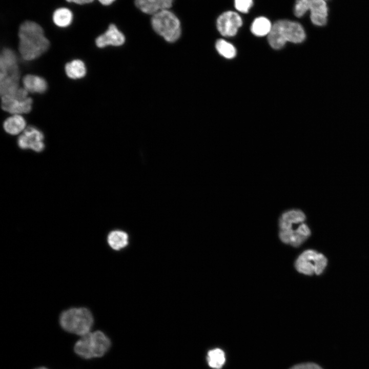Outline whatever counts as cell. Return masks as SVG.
Instances as JSON below:
<instances>
[{
	"label": "cell",
	"instance_id": "cell-1",
	"mask_svg": "<svg viewBox=\"0 0 369 369\" xmlns=\"http://www.w3.org/2000/svg\"><path fill=\"white\" fill-rule=\"evenodd\" d=\"M19 52L23 59H35L49 48L50 43L44 35L42 27L32 21H25L18 30Z\"/></svg>",
	"mask_w": 369,
	"mask_h": 369
},
{
	"label": "cell",
	"instance_id": "cell-2",
	"mask_svg": "<svg viewBox=\"0 0 369 369\" xmlns=\"http://www.w3.org/2000/svg\"><path fill=\"white\" fill-rule=\"evenodd\" d=\"M15 52L9 48H4L0 56L1 96L12 95L19 89L20 71Z\"/></svg>",
	"mask_w": 369,
	"mask_h": 369
},
{
	"label": "cell",
	"instance_id": "cell-3",
	"mask_svg": "<svg viewBox=\"0 0 369 369\" xmlns=\"http://www.w3.org/2000/svg\"><path fill=\"white\" fill-rule=\"evenodd\" d=\"M111 344L109 337L98 330L80 336L75 342L73 350L78 357L90 360L104 356L110 349Z\"/></svg>",
	"mask_w": 369,
	"mask_h": 369
},
{
	"label": "cell",
	"instance_id": "cell-4",
	"mask_svg": "<svg viewBox=\"0 0 369 369\" xmlns=\"http://www.w3.org/2000/svg\"><path fill=\"white\" fill-rule=\"evenodd\" d=\"M305 37L304 30L299 23L287 19L276 21L268 35L270 45L275 49L281 48L287 42L302 43Z\"/></svg>",
	"mask_w": 369,
	"mask_h": 369
},
{
	"label": "cell",
	"instance_id": "cell-5",
	"mask_svg": "<svg viewBox=\"0 0 369 369\" xmlns=\"http://www.w3.org/2000/svg\"><path fill=\"white\" fill-rule=\"evenodd\" d=\"M61 327L66 332L82 336L91 332L94 318L86 308H72L63 312L59 319Z\"/></svg>",
	"mask_w": 369,
	"mask_h": 369
},
{
	"label": "cell",
	"instance_id": "cell-6",
	"mask_svg": "<svg viewBox=\"0 0 369 369\" xmlns=\"http://www.w3.org/2000/svg\"><path fill=\"white\" fill-rule=\"evenodd\" d=\"M151 25L154 30L168 42H174L180 36V20L169 9L160 10L153 15Z\"/></svg>",
	"mask_w": 369,
	"mask_h": 369
},
{
	"label": "cell",
	"instance_id": "cell-7",
	"mask_svg": "<svg viewBox=\"0 0 369 369\" xmlns=\"http://www.w3.org/2000/svg\"><path fill=\"white\" fill-rule=\"evenodd\" d=\"M327 260L322 254L313 250L303 252L295 261V268L299 273L306 275H320L325 269Z\"/></svg>",
	"mask_w": 369,
	"mask_h": 369
},
{
	"label": "cell",
	"instance_id": "cell-8",
	"mask_svg": "<svg viewBox=\"0 0 369 369\" xmlns=\"http://www.w3.org/2000/svg\"><path fill=\"white\" fill-rule=\"evenodd\" d=\"M28 93L25 88H19L12 95L1 96L2 109L13 115L30 112L32 109L33 100L28 96Z\"/></svg>",
	"mask_w": 369,
	"mask_h": 369
},
{
	"label": "cell",
	"instance_id": "cell-9",
	"mask_svg": "<svg viewBox=\"0 0 369 369\" xmlns=\"http://www.w3.org/2000/svg\"><path fill=\"white\" fill-rule=\"evenodd\" d=\"M43 133L33 126L27 127L17 139L18 147L23 150L30 149L40 152L45 149Z\"/></svg>",
	"mask_w": 369,
	"mask_h": 369
},
{
	"label": "cell",
	"instance_id": "cell-10",
	"mask_svg": "<svg viewBox=\"0 0 369 369\" xmlns=\"http://www.w3.org/2000/svg\"><path fill=\"white\" fill-rule=\"evenodd\" d=\"M242 24V20L240 15L232 11L222 13L218 17L216 24L218 31L224 36H234Z\"/></svg>",
	"mask_w": 369,
	"mask_h": 369
},
{
	"label": "cell",
	"instance_id": "cell-11",
	"mask_svg": "<svg viewBox=\"0 0 369 369\" xmlns=\"http://www.w3.org/2000/svg\"><path fill=\"white\" fill-rule=\"evenodd\" d=\"M311 14L322 15L327 16L328 8L323 0H296L294 8V13L298 17H302L308 10Z\"/></svg>",
	"mask_w": 369,
	"mask_h": 369
},
{
	"label": "cell",
	"instance_id": "cell-12",
	"mask_svg": "<svg viewBox=\"0 0 369 369\" xmlns=\"http://www.w3.org/2000/svg\"><path fill=\"white\" fill-rule=\"evenodd\" d=\"M125 37L114 24H110L104 33L95 39L96 46L104 48L108 46H119L124 44Z\"/></svg>",
	"mask_w": 369,
	"mask_h": 369
},
{
	"label": "cell",
	"instance_id": "cell-13",
	"mask_svg": "<svg viewBox=\"0 0 369 369\" xmlns=\"http://www.w3.org/2000/svg\"><path fill=\"white\" fill-rule=\"evenodd\" d=\"M306 219L305 214L299 209H292L283 213L279 219L280 230L293 228V224L301 223Z\"/></svg>",
	"mask_w": 369,
	"mask_h": 369
},
{
	"label": "cell",
	"instance_id": "cell-14",
	"mask_svg": "<svg viewBox=\"0 0 369 369\" xmlns=\"http://www.w3.org/2000/svg\"><path fill=\"white\" fill-rule=\"evenodd\" d=\"M23 84L24 88L32 93H44L48 88L47 81L44 78L32 74L25 75L23 78Z\"/></svg>",
	"mask_w": 369,
	"mask_h": 369
},
{
	"label": "cell",
	"instance_id": "cell-15",
	"mask_svg": "<svg viewBox=\"0 0 369 369\" xmlns=\"http://www.w3.org/2000/svg\"><path fill=\"white\" fill-rule=\"evenodd\" d=\"M26 122L20 115L14 114L7 118L3 124L5 131L8 134L15 135L23 132L26 128Z\"/></svg>",
	"mask_w": 369,
	"mask_h": 369
},
{
	"label": "cell",
	"instance_id": "cell-16",
	"mask_svg": "<svg viewBox=\"0 0 369 369\" xmlns=\"http://www.w3.org/2000/svg\"><path fill=\"white\" fill-rule=\"evenodd\" d=\"M107 242L113 250L119 251L128 245L129 236L127 233L123 231L113 230L108 234Z\"/></svg>",
	"mask_w": 369,
	"mask_h": 369
},
{
	"label": "cell",
	"instance_id": "cell-17",
	"mask_svg": "<svg viewBox=\"0 0 369 369\" xmlns=\"http://www.w3.org/2000/svg\"><path fill=\"white\" fill-rule=\"evenodd\" d=\"M65 72L69 78L74 79H78L85 76L86 68L82 60L74 59L66 64Z\"/></svg>",
	"mask_w": 369,
	"mask_h": 369
},
{
	"label": "cell",
	"instance_id": "cell-18",
	"mask_svg": "<svg viewBox=\"0 0 369 369\" xmlns=\"http://www.w3.org/2000/svg\"><path fill=\"white\" fill-rule=\"evenodd\" d=\"M135 4L142 12L152 15L163 9V0H135Z\"/></svg>",
	"mask_w": 369,
	"mask_h": 369
},
{
	"label": "cell",
	"instance_id": "cell-19",
	"mask_svg": "<svg viewBox=\"0 0 369 369\" xmlns=\"http://www.w3.org/2000/svg\"><path fill=\"white\" fill-rule=\"evenodd\" d=\"M272 25L270 21L265 17H259L255 19L252 24L251 31L257 36H263L270 32Z\"/></svg>",
	"mask_w": 369,
	"mask_h": 369
},
{
	"label": "cell",
	"instance_id": "cell-20",
	"mask_svg": "<svg viewBox=\"0 0 369 369\" xmlns=\"http://www.w3.org/2000/svg\"><path fill=\"white\" fill-rule=\"evenodd\" d=\"M73 18L72 12L67 8H60L54 11L53 14V20L54 24L60 27L69 26Z\"/></svg>",
	"mask_w": 369,
	"mask_h": 369
},
{
	"label": "cell",
	"instance_id": "cell-21",
	"mask_svg": "<svg viewBox=\"0 0 369 369\" xmlns=\"http://www.w3.org/2000/svg\"><path fill=\"white\" fill-rule=\"evenodd\" d=\"M207 359L209 365L216 369L221 368L225 361L224 353L219 348L209 351Z\"/></svg>",
	"mask_w": 369,
	"mask_h": 369
},
{
	"label": "cell",
	"instance_id": "cell-22",
	"mask_svg": "<svg viewBox=\"0 0 369 369\" xmlns=\"http://www.w3.org/2000/svg\"><path fill=\"white\" fill-rule=\"evenodd\" d=\"M215 47L218 53L225 58H231L236 55V52L235 47L223 39L217 40Z\"/></svg>",
	"mask_w": 369,
	"mask_h": 369
},
{
	"label": "cell",
	"instance_id": "cell-23",
	"mask_svg": "<svg viewBox=\"0 0 369 369\" xmlns=\"http://www.w3.org/2000/svg\"><path fill=\"white\" fill-rule=\"evenodd\" d=\"M253 5V0H235V7L239 12L247 13Z\"/></svg>",
	"mask_w": 369,
	"mask_h": 369
},
{
	"label": "cell",
	"instance_id": "cell-24",
	"mask_svg": "<svg viewBox=\"0 0 369 369\" xmlns=\"http://www.w3.org/2000/svg\"><path fill=\"white\" fill-rule=\"evenodd\" d=\"M327 17L322 15L311 14V20L313 24L318 26H323L327 23Z\"/></svg>",
	"mask_w": 369,
	"mask_h": 369
},
{
	"label": "cell",
	"instance_id": "cell-25",
	"mask_svg": "<svg viewBox=\"0 0 369 369\" xmlns=\"http://www.w3.org/2000/svg\"><path fill=\"white\" fill-rule=\"evenodd\" d=\"M290 369H323L318 364L314 363H304L295 365Z\"/></svg>",
	"mask_w": 369,
	"mask_h": 369
},
{
	"label": "cell",
	"instance_id": "cell-26",
	"mask_svg": "<svg viewBox=\"0 0 369 369\" xmlns=\"http://www.w3.org/2000/svg\"><path fill=\"white\" fill-rule=\"evenodd\" d=\"M68 2H73L77 4L83 5L92 3L94 0H66Z\"/></svg>",
	"mask_w": 369,
	"mask_h": 369
},
{
	"label": "cell",
	"instance_id": "cell-27",
	"mask_svg": "<svg viewBox=\"0 0 369 369\" xmlns=\"http://www.w3.org/2000/svg\"><path fill=\"white\" fill-rule=\"evenodd\" d=\"M99 2L104 5H109L111 4L115 0H98Z\"/></svg>",
	"mask_w": 369,
	"mask_h": 369
},
{
	"label": "cell",
	"instance_id": "cell-28",
	"mask_svg": "<svg viewBox=\"0 0 369 369\" xmlns=\"http://www.w3.org/2000/svg\"><path fill=\"white\" fill-rule=\"evenodd\" d=\"M34 369H49V368L45 366H39V367L34 368Z\"/></svg>",
	"mask_w": 369,
	"mask_h": 369
}]
</instances>
